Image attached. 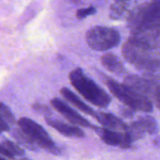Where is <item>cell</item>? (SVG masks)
I'll list each match as a JSON object with an SVG mask.
<instances>
[{"mask_svg":"<svg viewBox=\"0 0 160 160\" xmlns=\"http://www.w3.org/2000/svg\"><path fill=\"white\" fill-rule=\"evenodd\" d=\"M1 160H6V159H5L4 158H1Z\"/></svg>","mask_w":160,"mask_h":160,"instance_id":"27","label":"cell"},{"mask_svg":"<svg viewBox=\"0 0 160 160\" xmlns=\"http://www.w3.org/2000/svg\"><path fill=\"white\" fill-rule=\"evenodd\" d=\"M69 78L73 88L92 105L100 108H106L110 104V96L104 89L88 77L82 69L77 68L72 70Z\"/></svg>","mask_w":160,"mask_h":160,"instance_id":"3","label":"cell"},{"mask_svg":"<svg viewBox=\"0 0 160 160\" xmlns=\"http://www.w3.org/2000/svg\"><path fill=\"white\" fill-rule=\"evenodd\" d=\"M128 2H116L113 5H112L110 8L109 17L113 20H119L121 19L128 11Z\"/></svg>","mask_w":160,"mask_h":160,"instance_id":"16","label":"cell"},{"mask_svg":"<svg viewBox=\"0 0 160 160\" xmlns=\"http://www.w3.org/2000/svg\"><path fill=\"white\" fill-rule=\"evenodd\" d=\"M103 67L111 73L117 75L123 74L126 72L124 65L120 59L112 53H106L103 55L101 59Z\"/></svg>","mask_w":160,"mask_h":160,"instance_id":"13","label":"cell"},{"mask_svg":"<svg viewBox=\"0 0 160 160\" xmlns=\"http://www.w3.org/2000/svg\"><path fill=\"white\" fill-rule=\"evenodd\" d=\"M51 105L56 111L59 112L62 117H65L67 120L74 125L83 127L86 128H92L94 129L95 126L92 124L88 120L80 115L78 112L72 109L70 106L62 102L59 98H55L52 99Z\"/></svg>","mask_w":160,"mask_h":160,"instance_id":"8","label":"cell"},{"mask_svg":"<svg viewBox=\"0 0 160 160\" xmlns=\"http://www.w3.org/2000/svg\"><path fill=\"white\" fill-rule=\"evenodd\" d=\"M126 1H130V0H116V2H126Z\"/></svg>","mask_w":160,"mask_h":160,"instance_id":"25","label":"cell"},{"mask_svg":"<svg viewBox=\"0 0 160 160\" xmlns=\"http://www.w3.org/2000/svg\"><path fill=\"white\" fill-rule=\"evenodd\" d=\"M1 146L9 152L14 156H22L24 155V151L18 145L8 139H4L2 142Z\"/></svg>","mask_w":160,"mask_h":160,"instance_id":"17","label":"cell"},{"mask_svg":"<svg viewBox=\"0 0 160 160\" xmlns=\"http://www.w3.org/2000/svg\"><path fill=\"white\" fill-rule=\"evenodd\" d=\"M32 109H34L35 112H38V113L44 115L45 117H48L50 114L52 113V111L47 106L41 103H34L32 105Z\"/></svg>","mask_w":160,"mask_h":160,"instance_id":"20","label":"cell"},{"mask_svg":"<svg viewBox=\"0 0 160 160\" xmlns=\"http://www.w3.org/2000/svg\"><path fill=\"white\" fill-rule=\"evenodd\" d=\"M1 154L2 155V156H6V157L9 158V159H14V158H15V156H12L9 152H8L7 150L5 149V148L2 146H1Z\"/></svg>","mask_w":160,"mask_h":160,"instance_id":"24","label":"cell"},{"mask_svg":"<svg viewBox=\"0 0 160 160\" xmlns=\"http://www.w3.org/2000/svg\"><path fill=\"white\" fill-rule=\"evenodd\" d=\"M124 59L136 69L145 72L160 70V58L152 49V45L142 39L131 37L122 47Z\"/></svg>","mask_w":160,"mask_h":160,"instance_id":"2","label":"cell"},{"mask_svg":"<svg viewBox=\"0 0 160 160\" xmlns=\"http://www.w3.org/2000/svg\"><path fill=\"white\" fill-rule=\"evenodd\" d=\"M19 128L24 131L33 142L40 148L54 155L60 154V149L47 133V131L34 120L27 117H22L18 121Z\"/></svg>","mask_w":160,"mask_h":160,"instance_id":"6","label":"cell"},{"mask_svg":"<svg viewBox=\"0 0 160 160\" xmlns=\"http://www.w3.org/2000/svg\"><path fill=\"white\" fill-rule=\"evenodd\" d=\"M60 94L69 102L71 103L72 105H73L75 107L78 108V109H79V110H81V112H84V113L88 114V115L89 116H92V117H95L96 112H95L90 106H88L86 103H84L79 97L77 96V95L69 88L65 87L62 88L60 89Z\"/></svg>","mask_w":160,"mask_h":160,"instance_id":"12","label":"cell"},{"mask_svg":"<svg viewBox=\"0 0 160 160\" xmlns=\"http://www.w3.org/2000/svg\"><path fill=\"white\" fill-rule=\"evenodd\" d=\"M132 37L149 42L160 32V0H152L133 11L128 20Z\"/></svg>","mask_w":160,"mask_h":160,"instance_id":"1","label":"cell"},{"mask_svg":"<svg viewBox=\"0 0 160 160\" xmlns=\"http://www.w3.org/2000/svg\"><path fill=\"white\" fill-rule=\"evenodd\" d=\"M45 121L48 126L54 128L62 135L69 138H84V131L78 127L68 125L61 120H55L49 117H45Z\"/></svg>","mask_w":160,"mask_h":160,"instance_id":"11","label":"cell"},{"mask_svg":"<svg viewBox=\"0 0 160 160\" xmlns=\"http://www.w3.org/2000/svg\"><path fill=\"white\" fill-rule=\"evenodd\" d=\"M19 160H31V159H28L27 158H22V159H20Z\"/></svg>","mask_w":160,"mask_h":160,"instance_id":"26","label":"cell"},{"mask_svg":"<svg viewBox=\"0 0 160 160\" xmlns=\"http://www.w3.org/2000/svg\"><path fill=\"white\" fill-rule=\"evenodd\" d=\"M109 92L119 101L134 110L149 112L153 109L152 102L146 96L138 93L124 84H120L112 80L106 82Z\"/></svg>","mask_w":160,"mask_h":160,"instance_id":"4","label":"cell"},{"mask_svg":"<svg viewBox=\"0 0 160 160\" xmlns=\"http://www.w3.org/2000/svg\"><path fill=\"white\" fill-rule=\"evenodd\" d=\"M93 130L106 145L118 146L122 148H131L133 141L128 132L110 131L104 128H102L98 127H95Z\"/></svg>","mask_w":160,"mask_h":160,"instance_id":"7","label":"cell"},{"mask_svg":"<svg viewBox=\"0 0 160 160\" xmlns=\"http://www.w3.org/2000/svg\"><path fill=\"white\" fill-rule=\"evenodd\" d=\"M11 135L13 138L18 142V144L21 145L27 149L31 151H37L38 145L32 141V139L20 128H15L11 131Z\"/></svg>","mask_w":160,"mask_h":160,"instance_id":"14","label":"cell"},{"mask_svg":"<svg viewBox=\"0 0 160 160\" xmlns=\"http://www.w3.org/2000/svg\"><path fill=\"white\" fill-rule=\"evenodd\" d=\"M95 118L106 129L120 132H128L129 126L126 124L121 119L115 115L108 112H96Z\"/></svg>","mask_w":160,"mask_h":160,"instance_id":"10","label":"cell"},{"mask_svg":"<svg viewBox=\"0 0 160 160\" xmlns=\"http://www.w3.org/2000/svg\"><path fill=\"white\" fill-rule=\"evenodd\" d=\"M0 122H1V131H2V132L9 131V129H10L9 125L8 124L6 121H4L2 119H0Z\"/></svg>","mask_w":160,"mask_h":160,"instance_id":"23","label":"cell"},{"mask_svg":"<svg viewBox=\"0 0 160 160\" xmlns=\"http://www.w3.org/2000/svg\"><path fill=\"white\" fill-rule=\"evenodd\" d=\"M154 98L156 106H157L158 109H160V85H159L157 90H156V94L154 95Z\"/></svg>","mask_w":160,"mask_h":160,"instance_id":"22","label":"cell"},{"mask_svg":"<svg viewBox=\"0 0 160 160\" xmlns=\"http://www.w3.org/2000/svg\"><path fill=\"white\" fill-rule=\"evenodd\" d=\"M0 115H1V119L6 121L9 126L15 123V117L12 114V111L6 105L2 102L0 106Z\"/></svg>","mask_w":160,"mask_h":160,"instance_id":"18","label":"cell"},{"mask_svg":"<svg viewBox=\"0 0 160 160\" xmlns=\"http://www.w3.org/2000/svg\"><path fill=\"white\" fill-rule=\"evenodd\" d=\"M95 12H96V9L94 6H90V7L78 9L76 12V16L78 19H84L89 16L94 15Z\"/></svg>","mask_w":160,"mask_h":160,"instance_id":"19","label":"cell"},{"mask_svg":"<svg viewBox=\"0 0 160 160\" xmlns=\"http://www.w3.org/2000/svg\"><path fill=\"white\" fill-rule=\"evenodd\" d=\"M120 39V34L117 30L107 27H94L86 34L88 45L96 51H106L117 47Z\"/></svg>","mask_w":160,"mask_h":160,"instance_id":"5","label":"cell"},{"mask_svg":"<svg viewBox=\"0 0 160 160\" xmlns=\"http://www.w3.org/2000/svg\"><path fill=\"white\" fill-rule=\"evenodd\" d=\"M121 113L125 117H132L134 114V110L131 108H123L121 109Z\"/></svg>","mask_w":160,"mask_h":160,"instance_id":"21","label":"cell"},{"mask_svg":"<svg viewBox=\"0 0 160 160\" xmlns=\"http://www.w3.org/2000/svg\"><path fill=\"white\" fill-rule=\"evenodd\" d=\"M135 122L145 134L148 133L150 134H155L159 131L157 121L156 120V119L153 118L151 116L141 117Z\"/></svg>","mask_w":160,"mask_h":160,"instance_id":"15","label":"cell"},{"mask_svg":"<svg viewBox=\"0 0 160 160\" xmlns=\"http://www.w3.org/2000/svg\"><path fill=\"white\" fill-rule=\"evenodd\" d=\"M124 84L135 91L138 93L146 96L149 98V96L154 97L157 90L158 85L155 81L144 78L143 77L137 75H129L124 79Z\"/></svg>","mask_w":160,"mask_h":160,"instance_id":"9","label":"cell"}]
</instances>
